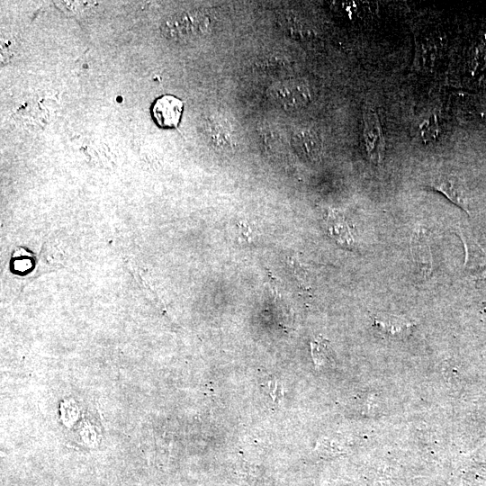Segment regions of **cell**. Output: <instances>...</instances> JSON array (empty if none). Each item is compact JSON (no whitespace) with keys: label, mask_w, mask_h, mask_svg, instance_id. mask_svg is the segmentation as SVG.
Here are the masks:
<instances>
[{"label":"cell","mask_w":486,"mask_h":486,"mask_svg":"<svg viewBox=\"0 0 486 486\" xmlns=\"http://www.w3.org/2000/svg\"><path fill=\"white\" fill-rule=\"evenodd\" d=\"M296 153L305 160L318 161L322 154V141L318 133L309 128H298L292 134Z\"/></svg>","instance_id":"obj_6"},{"label":"cell","mask_w":486,"mask_h":486,"mask_svg":"<svg viewBox=\"0 0 486 486\" xmlns=\"http://www.w3.org/2000/svg\"><path fill=\"white\" fill-rule=\"evenodd\" d=\"M429 186L443 194L449 201L469 212L466 191L461 181L450 174H439L435 176L429 182Z\"/></svg>","instance_id":"obj_7"},{"label":"cell","mask_w":486,"mask_h":486,"mask_svg":"<svg viewBox=\"0 0 486 486\" xmlns=\"http://www.w3.org/2000/svg\"><path fill=\"white\" fill-rule=\"evenodd\" d=\"M364 140L367 155L371 161L379 164L382 161L385 150V141L381 122L376 112L370 107L363 113Z\"/></svg>","instance_id":"obj_3"},{"label":"cell","mask_w":486,"mask_h":486,"mask_svg":"<svg viewBox=\"0 0 486 486\" xmlns=\"http://www.w3.org/2000/svg\"><path fill=\"white\" fill-rule=\"evenodd\" d=\"M184 103L177 97L165 94L152 104L151 114L155 122L161 128L176 127L182 117Z\"/></svg>","instance_id":"obj_4"},{"label":"cell","mask_w":486,"mask_h":486,"mask_svg":"<svg viewBox=\"0 0 486 486\" xmlns=\"http://www.w3.org/2000/svg\"><path fill=\"white\" fill-rule=\"evenodd\" d=\"M211 25L212 20L206 11L195 9L170 15L160 29L166 38L184 41L204 35Z\"/></svg>","instance_id":"obj_1"},{"label":"cell","mask_w":486,"mask_h":486,"mask_svg":"<svg viewBox=\"0 0 486 486\" xmlns=\"http://www.w3.org/2000/svg\"><path fill=\"white\" fill-rule=\"evenodd\" d=\"M325 228L330 238L346 248L355 247V239L351 229L342 212L328 209L325 218Z\"/></svg>","instance_id":"obj_8"},{"label":"cell","mask_w":486,"mask_h":486,"mask_svg":"<svg viewBox=\"0 0 486 486\" xmlns=\"http://www.w3.org/2000/svg\"><path fill=\"white\" fill-rule=\"evenodd\" d=\"M439 134V124L436 116L424 120L418 127V135L423 142L435 140Z\"/></svg>","instance_id":"obj_11"},{"label":"cell","mask_w":486,"mask_h":486,"mask_svg":"<svg viewBox=\"0 0 486 486\" xmlns=\"http://www.w3.org/2000/svg\"><path fill=\"white\" fill-rule=\"evenodd\" d=\"M411 252L421 272L427 275L432 271V253L425 230H418L411 238Z\"/></svg>","instance_id":"obj_9"},{"label":"cell","mask_w":486,"mask_h":486,"mask_svg":"<svg viewBox=\"0 0 486 486\" xmlns=\"http://www.w3.org/2000/svg\"><path fill=\"white\" fill-rule=\"evenodd\" d=\"M266 94L274 105L286 112L305 107L311 98L309 86L301 79L278 81L267 89Z\"/></svg>","instance_id":"obj_2"},{"label":"cell","mask_w":486,"mask_h":486,"mask_svg":"<svg viewBox=\"0 0 486 486\" xmlns=\"http://www.w3.org/2000/svg\"><path fill=\"white\" fill-rule=\"evenodd\" d=\"M457 236L462 239L464 251V271L467 274L482 278L486 276V253L474 240L471 234L462 228H458Z\"/></svg>","instance_id":"obj_5"},{"label":"cell","mask_w":486,"mask_h":486,"mask_svg":"<svg viewBox=\"0 0 486 486\" xmlns=\"http://www.w3.org/2000/svg\"><path fill=\"white\" fill-rule=\"evenodd\" d=\"M374 322L375 327L390 337H400L411 326L409 321L401 318L386 314L377 315Z\"/></svg>","instance_id":"obj_10"},{"label":"cell","mask_w":486,"mask_h":486,"mask_svg":"<svg viewBox=\"0 0 486 486\" xmlns=\"http://www.w3.org/2000/svg\"><path fill=\"white\" fill-rule=\"evenodd\" d=\"M311 354L317 366L328 363L330 358V351L323 340H315L311 343Z\"/></svg>","instance_id":"obj_12"}]
</instances>
